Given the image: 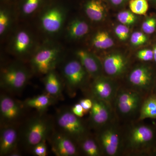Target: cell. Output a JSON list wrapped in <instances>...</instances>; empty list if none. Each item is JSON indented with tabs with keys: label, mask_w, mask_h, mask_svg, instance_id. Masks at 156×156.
Masks as SVG:
<instances>
[{
	"label": "cell",
	"mask_w": 156,
	"mask_h": 156,
	"mask_svg": "<svg viewBox=\"0 0 156 156\" xmlns=\"http://www.w3.org/2000/svg\"><path fill=\"white\" fill-rule=\"evenodd\" d=\"M155 137L153 128L142 124L134 125L123 134L122 151L126 154L141 155L146 153Z\"/></svg>",
	"instance_id": "1"
},
{
	"label": "cell",
	"mask_w": 156,
	"mask_h": 156,
	"mask_svg": "<svg viewBox=\"0 0 156 156\" xmlns=\"http://www.w3.org/2000/svg\"><path fill=\"white\" fill-rule=\"evenodd\" d=\"M144 95L130 87H120L113 103L115 113L126 119L139 115Z\"/></svg>",
	"instance_id": "2"
},
{
	"label": "cell",
	"mask_w": 156,
	"mask_h": 156,
	"mask_svg": "<svg viewBox=\"0 0 156 156\" xmlns=\"http://www.w3.org/2000/svg\"><path fill=\"white\" fill-rule=\"evenodd\" d=\"M97 136V142L103 154L117 156L122 151L123 134L113 122L100 128Z\"/></svg>",
	"instance_id": "3"
},
{
	"label": "cell",
	"mask_w": 156,
	"mask_h": 156,
	"mask_svg": "<svg viewBox=\"0 0 156 156\" xmlns=\"http://www.w3.org/2000/svg\"><path fill=\"white\" fill-rule=\"evenodd\" d=\"M57 124L63 134L70 138L80 140L87 136L86 126L80 117L72 111H64L60 112L57 117Z\"/></svg>",
	"instance_id": "4"
},
{
	"label": "cell",
	"mask_w": 156,
	"mask_h": 156,
	"mask_svg": "<svg viewBox=\"0 0 156 156\" xmlns=\"http://www.w3.org/2000/svg\"><path fill=\"white\" fill-rule=\"evenodd\" d=\"M153 73L151 69L145 64L136 66L128 74V87L145 95L151 89L153 83Z\"/></svg>",
	"instance_id": "5"
},
{
	"label": "cell",
	"mask_w": 156,
	"mask_h": 156,
	"mask_svg": "<svg viewBox=\"0 0 156 156\" xmlns=\"http://www.w3.org/2000/svg\"><path fill=\"white\" fill-rule=\"evenodd\" d=\"M119 86L115 79L103 75L94 79L91 86L92 97L100 99L113 106Z\"/></svg>",
	"instance_id": "6"
},
{
	"label": "cell",
	"mask_w": 156,
	"mask_h": 156,
	"mask_svg": "<svg viewBox=\"0 0 156 156\" xmlns=\"http://www.w3.org/2000/svg\"><path fill=\"white\" fill-rule=\"evenodd\" d=\"M29 78L28 73L21 66L12 65L3 70L2 85L12 91H19L26 85Z\"/></svg>",
	"instance_id": "7"
},
{
	"label": "cell",
	"mask_w": 156,
	"mask_h": 156,
	"mask_svg": "<svg viewBox=\"0 0 156 156\" xmlns=\"http://www.w3.org/2000/svg\"><path fill=\"white\" fill-rule=\"evenodd\" d=\"M63 72L69 87L74 91L84 87L89 75L78 59L68 62L64 66Z\"/></svg>",
	"instance_id": "8"
},
{
	"label": "cell",
	"mask_w": 156,
	"mask_h": 156,
	"mask_svg": "<svg viewBox=\"0 0 156 156\" xmlns=\"http://www.w3.org/2000/svg\"><path fill=\"white\" fill-rule=\"evenodd\" d=\"M91 98L93 104L90 110V118L93 125L100 128L112 122L115 112L112 105L95 97Z\"/></svg>",
	"instance_id": "9"
},
{
	"label": "cell",
	"mask_w": 156,
	"mask_h": 156,
	"mask_svg": "<svg viewBox=\"0 0 156 156\" xmlns=\"http://www.w3.org/2000/svg\"><path fill=\"white\" fill-rule=\"evenodd\" d=\"M101 64L106 76L115 79L125 74L128 68L129 60L122 53L114 52L105 56Z\"/></svg>",
	"instance_id": "10"
},
{
	"label": "cell",
	"mask_w": 156,
	"mask_h": 156,
	"mask_svg": "<svg viewBox=\"0 0 156 156\" xmlns=\"http://www.w3.org/2000/svg\"><path fill=\"white\" fill-rule=\"evenodd\" d=\"M59 54V50L55 48H45L39 50L32 58V65L39 73H48L56 64Z\"/></svg>",
	"instance_id": "11"
},
{
	"label": "cell",
	"mask_w": 156,
	"mask_h": 156,
	"mask_svg": "<svg viewBox=\"0 0 156 156\" xmlns=\"http://www.w3.org/2000/svg\"><path fill=\"white\" fill-rule=\"evenodd\" d=\"M50 126L47 120L37 118L31 120L25 132L26 142L28 145L34 146L43 141L49 133Z\"/></svg>",
	"instance_id": "12"
},
{
	"label": "cell",
	"mask_w": 156,
	"mask_h": 156,
	"mask_svg": "<svg viewBox=\"0 0 156 156\" xmlns=\"http://www.w3.org/2000/svg\"><path fill=\"white\" fill-rule=\"evenodd\" d=\"M65 16L64 11L58 7H53L48 9L41 17L42 28L48 33H56L62 27Z\"/></svg>",
	"instance_id": "13"
},
{
	"label": "cell",
	"mask_w": 156,
	"mask_h": 156,
	"mask_svg": "<svg viewBox=\"0 0 156 156\" xmlns=\"http://www.w3.org/2000/svg\"><path fill=\"white\" fill-rule=\"evenodd\" d=\"M76 54L89 76L94 79L102 75L103 70L101 62L95 55L83 50H77Z\"/></svg>",
	"instance_id": "14"
},
{
	"label": "cell",
	"mask_w": 156,
	"mask_h": 156,
	"mask_svg": "<svg viewBox=\"0 0 156 156\" xmlns=\"http://www.w3.org/2000/svg\"><path fill=\"white\" fill-rule=\"evenodd\" d=\"M52 150L54 153L59 156H73L78 154L77 148L67 135L57 133L52 140Z\"/></svg>",
	"instance_id": "15"
},
{
	"label": "cell",
	"mask_w": 156,
	"mask_h": 156,
	"mask_svg": "<svg viewBox=\"0 0 156 156\" xmlns=\"http://www.w3.org/2000/svg\"><path fill=\"white\" fill-rule=\"evenodd\" d=\"M0 112L3 119L11 121L19 116L21 108L19 104L11 98L3 96L0 100Z\"/></svg>",
	"instance_id": "16"
},
{
	"label": "cell",
	"mask_w": 156,
	"mask_h": 156,
	"mask_svg": "<svg viewBox=\"0 0 156 156\" xmlns=\"http://www.w3.org/2000/svg\"><path fill=\"white\" fill-rule=\"evenodd\" d=\"M84 11L87 17L95 22L103 20L106 14L105 6L101 0H88L84 5Z\"/></svg>",
	"instance_id": "17"
},
{
	"label": "cell",
	"mask_w": 156,
	"mask_h": 156,
	"mask_svg": "<svg viewBox=\"0 0 156 156\" xmlns=\"http://www.w3.org/2000/svg\"><path fill=\"white\" fill-rule=\"evenodd\" d=\"M17 131L12 127H8L3 129L0 139L1 154H8L11 152L16 145L17 140Z\"/></svg>",
	"instance_id": "18"
},
{
	"label": "cell",
	"mask_w": 156,
	"mask_h": 156,
	"mask_svg": "<svg viewBox=\"0 0 156 156\" xmlns=\"http://www.w3.org/2000/svg\"><path fill=\"white\" fill-rule=\"evenodd\" d=\"M147 119H156V95H151L144 98L140 111L137 121Z\"/></svg>",
	"instance_id": "19"
},
{
	"label": "cell",
	"mask_w": 156,
	"mask_h": 156,
	"mask_svg": "<svg viewBox=\"0 0 156 156\" xmlns=\"http://www.w3.org/2000/svg\"><path fill=\"white\" fill-rule=\"evenodd\" d=\"M89 30V26L86 21L80 19H75L69 26L68 34L70 38L76 40L85 36Z\"/></svg>",
	"instance_id": "20"
},
{
	"label": "cell",
	"mask_w": 156,
	"mask_h": 156,
	"mask_svg": "<svg viewBox=\"0 0 156 156\" xmlns=\"http://www.w3.org/2000/svg\"><path fill=\"white\" fill-rule=\"evenodd\" d=\"M45 80V88L48 94L53 96H57L61 91V84L56 73L50 71L47 74Z\"/></svg>",
	"instance_id": "21"
},
{
	"label": "cell",
	"mask_w": 156,
	"mask_h": 156,
	"mask_svg": "<svg viewBox=\"0 0 156 156\" xmlns=\"http://www.w3.org/2000/svg\"><path fill=\"white\" fill-rule=\"evenodd\" d=\"M82 151L88 156H100L103 155L97 141L87 136L80 140Z\"/></svg>",
	"instance_id": "22"
},
{
	"label": "cell",
	"mask_w": 156,
	"mask_h": 156,
	"mask_svg": "<svg viewBox=\"0 0 156 156\" xmlns=\"http://www.w3.org/2000/svg\"><path fill=\"white\" fill-rule=\"evenodd\" d=\"M92 44L98 49H108L114 45V41L110 35L105 30L98 32L92 38Z\"/></svg>",
	"instance_id": "23"
},
{
	"label": "cell",
	"mask_w": 156,
	"mask_h": 156,
	"mask_svg": "<svg viewBox=\"0 0 156 156\" xmlns=\"http://www.w3.org/2000/svg\"><path fill=\"white\" fill-rule=\"evenodd\" d=\"M31 42L30 37L27 32L23 30L19 31L14 40V51L19 54L26 53L30 47Z\"/></svg>",
	"instance_id": "24"
},
{
	"label": "cell",
	"mask_w": 156,
	"mask_h": 156,
	"mask_svg": "<svg viewBox=\"0 0 156 156\" xmlns=\"http://www.w3.org/2000/svg\"><path fill=\"white\" fill-rule=\"evenodd\" d=\"M52 103L51 98L48 95H41L32 98L26 101V106L37 109L39 110H44L48 108Z\"/></svg>",
	"instance_id": "25"
},
{
	"label": "cell",
	"mask_w": 156,
	"mask_h": 156,
	"mask_svg": "<svg viewBox=\"0 0 156 156\" xmlns=\"http://www.w3.org/2000/svg\"><path fill=\"white\" fill-rule=\"evenodd\" d=\"M128 5L130 11L135 15H145L149 9L147 0H129Z\"/></svg>",
	"instance_id": "26"
},
{
	"label": "cell",
	"mask_w": 156,
	"mask_h": 156,
	"mask_svg": "<svg viewBox=\"0 0 156 156\" xmlns=\"http://www.w3.org/2000/svg\"><path fill=\"white\" fill-rule=\"evenodd\" d=\"M117 18L120 23L127 26L134 24L136 19L135 14L130 10L120 11L117 14Z\"/></svg>",
	"instance_id": "27"
},
{
	"label": "cell",
	"mask_w": 156,
	"mask_h": 156,
	"mask_svg": "<svg viewBox=\"0 0 156 156\" xmlns=\"http://www.w3.org/2000/svg\"><path fill=\"white\" fill-rule=\"evenodd\" d=\"M141 29L146 34L154 33L156 29V18L154 17H148L143 22Z\"/></svg>",
	"instance_id": "28"
},
{
	"label": "cell",
	"mask_w": 156,
	"mask_h": 156,
	"mask_svg": "<svg viewBox=\"0 0 156 156\" xmlns=\"http://www.w3.org/2000/svg\"><path fill=\"white\" fill-rule=\"evenodd\" d=\"M114 31L115 34L120 41H125L129 37L130 30L128 26L120 23L115 27Z\"/></svg>",
	"instance_id": "29"
},
{
	"label": "cell",
	"mask_w": 156,
	"mask_h": 156,
	"mask_svg": "<svg viewBox=\"0 0 156 156\" xmlns=\"http://www.w3.org/2000/svg\"><path fill=\"white\" fill-rule=\"evenodd\" d=\"M41 0H26L22 7V11L26 15L34 13L38 8Z\"/></svg>",
	"instance_id": "30"
},
{
	"label": "cell",
	"mask_w": 156,
	"mask_h": 156,
	"mask_svg": "<svg viewBox=\"0 0 156 156\" xmlns=\"http://www.w3.org/2000/svg\"><path fill=\"white\" fill-rule=\"evenodd\" d=\"M147 37L142 32L135 31L131 34L130 41L134 46H139L144 44L147 41Z\"/></svg>",
	"instance_id": "31"
},
{
	"label": "cell",
	"mask_w": 156,
	"mask_h": 156,
	"mask_svg": "<svg viewBox=\"0 0 156 156\" xmlns=\"http://www.w3.org/2000/svg\"><path fill=\"white\" fill-rule=\"evenodd\" d=\"M136 58L140 61L148 62L154 60L153 50L149 49H143L136 53Z\"/></svg>",
	"instance_id": "32"
},
{
	"label": "cell",
	"mask_w": 156,
	"mask_h": 156,
	"mask_svg": "<svg viewBox=\"0 0 156 156\" xmlns=\"http://www.w3.org/2000/svg\"><path fill=\"white\" fill-rule=\"evenodd\" d=\"M10 18L9 14L5 11L1 10L0 12V34L5 33L9 27Z\"/></svg>",
	"instance_id": "33"
},
{
	"label": "cell",
	"mask_w": 156,
	"mask_h": 156,
	"mask_svg": "<svg viewBox=\"0 0 156 156\" xmlns=\"http://www.w3.org/2000/svg\"><path fill=\"white\" fill-rule=\"evenodd\" d=\"M34 147V153L38 156H45L47 155V147L44 142L43 141L35 145Z\"/></svg>",
	"instance_id": "34"
},
{
	"label": "cell",
	"mask_w": 156,
	"mask_h": 156,
	"mask_svg": "<svg viewBox=\"0 0 156 156\" xmlns=\"http://www.w3.org/2000/svg\"><path fill=\"white\" fill-rule=\"evenodd\" d=\"M79 103L83 107L85 113L90 111L93 104L92 98H84L81 99Z\"/></svg>",
	"instance_id": "35"
},
{
	"label": "cell",
	"mask_w": 156,
	"mask_h": 156,
	"mask_svg": "<svg viewBox=\"0 0 156 156\" xmlns=\"http://www.w3.org/2000/svg\"><path fill=\"white\" fill-rule=\"evenodd\" d=\"M71 111L74 114L80 118L83 116L84 114L85 113L83 107L79 103L76 104L73 106Z\"/></svg>",
	"instance_id": "36"
},
{
	"label": "cell",
	"mask_w": 156,
	"mask_h": 156,
	"mask_svg": "<svg viewBox=\"0 0 156 156\" xmlns=\"http://www.w3.org/2000/svg\"><path fill=\"white\" fill-rule=\"evenodd\" d=\"M129 0H108L109 2L115 7H120L126 4Z\"/></svg>",
	"instance_id": "37"
},
{
	"label": "cell",
	"mask_w": 156,
	"mask_h": 156,
	"mask_svg": "<svg viewBox=\"0 0 156 156\" xmlns=\"http://www.w3.org/2000/svg\"><path fill=\"white\" fill-rule=\"evenodd\" d=\"M153 51L154 60L156 62V45L154 46Z\"/></svg>",
	"instance_id": "38"
},
{
	"label": "cell",
	"mask_w": 156,
	"mask_h": 156,
	"mask_svg": "<svg viewBox=\"0 0 156 156\" xmlns=\"http://www.w3.org/2000/svg\"><path fill=\"white\" fill-rule=\"evenodd\" d=\"M149 2H150L151 4L156 5V0H147Z\"/></svg>",
	"instance_id": "39"
},
{
	"label": "cell",
	"mask_w": 156,
	"mask_h": 156,
	"mask_svg": "<svg viewBox=\"0 0 156 156\" xmlns=\"http://www.w3.org/2000/svg\"><path fill=\"white\" fill-rule=\"evenodd\" d=\"M155 154H156V150L155 151Z\"/></svg>",
	"instance_id": "40"
}]
</instances>
